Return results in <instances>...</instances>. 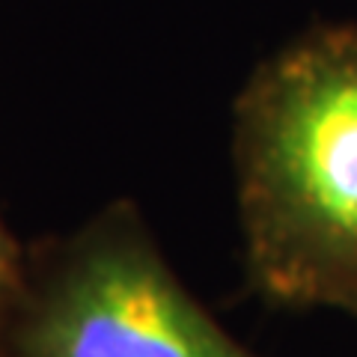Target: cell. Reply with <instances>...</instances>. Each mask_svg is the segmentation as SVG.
<instances>
[{
    "instance_id": "cell-1",
    "label": "cell",
    "mask_w": 357,
    "mask_h": 357,
    "mask_svg": "<svg viewBox=\"0 0 357 357\" xmlns=\"http://www.w3.org/2000/svg\"><path fill=\"white\" fill-rule=\"evenodd\" d=\"M244 262L283 307L357 304V21L256 66L232 107Z\"/></svg>"
},
{
    "instance_id": "cell-2",
    "label": "cell",
    "mask_w": 357,
    "mask_h": 357,
    "mask_svg": "<svg viewBox=\"0 0 357 357\" xmlns=\"http://www.w3.org/2000/svg\"><path fill=\"white\" fill-rule=\"evenodd\" d=\"M0 357H256L182 286L128 199L24 250Z\"/></svg>"
},
{
    "instance_id": "cell-3",
    "label": "cell",
    "mask_w": 357,
    "mask_h": 357,
    "mask_svg": "<svg viewBox=\"0 0 357 357\" xmlns=\"http://www.w3.org/2000/svg\"><path fill=\"white\" fill-rule=\"evenodd\" d=\"M24 250L15 241V236L0 223V307L13 295V289L21 280V268H24Z\"/></svg>"
},
{
    "instance_id": "cell-4",
    "label": "cell",
    "mask_w": 357,
    "mask_h": 357,
    "mask_svg": "<svg viewBox=\"0 0 357 357\" xmlns=\"http://www.w3.org/2000/svg\"><path fill=\"white\" fill-rule=\"evenodd\" d=\"M351 316H357V304H354V310H351Z\"/></svg>"
}]
</instances>
